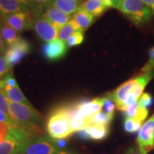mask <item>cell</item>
<instances>
[{
  "label": "cell",
  "instance_id": "cell-1",
  "mask_svg": "<svg viewBox=\"0 0 154 154\" xmlns=\"http://www.w3.org/2000/svg\"><path fill=\"white\" fill-rule=\"evenodd\" d=\"M154 76V71L147 73H142L134 79L127 81L109 94L111 99L115 101L116 108L124 103L125 99L129 94H132L139 99L140 96L148 84Z\"/></svg>",
  "mask_w": 154,
  "mask_h": 154
},
{
  "label": "cell",
  "instance_id": "cell-2",
  "mask_svg": "<svg viewBox=\"0 0 154 154\" xmlns=\"http://www.w3.org/2000/svg\"><path fill=\"white\" fill-rule=\"evenodd\" d=\"M71 119L64 104L55 107L49 113L47 122V131L54 140L66 139L73 133L70 128Z\"/></svg>",
  "mask_w": 154,
  "mask_h": 154
},
{
  "label": "cell",
  "instance_id": "cell-3",
  "mask_svg": "<svg viewBox=\"0 0 154 154\" xmlns=\"http://www.w3.org/2000/svg\"><path fill=\"white\" fill-rule=\"evenodd\" d=\"M116 9L138 26L149 22L153 16L149 7L140 0H122Z\"/></svg>",
  "mask_w": 154,
  "mask_h": 154
},
{
  "label": "cell",
  "instance_id": "cell-4",
  "mask_svg": "<svg viewBox=\"0 0 154 154\" xmlns=\"http://www.w3.org/2000/svg\"><path fill=\"white\" fill-rule=\"evenodd\" d=\"M59 149L54 139L40 135L31 138L19 154H58Z\"/></svg>",
  "mask_w": 154,
  "mask_h": 154
},
{
  "label": "cell",
  "instance_id": "cell-5",
  "mask_svg": "<svg viewBox=\"0 0 154 154\" xmlns=\"http://www.w3.org/2000/svg\"><path fill=\"white\" fill-rule=\"evenodd\" d=\"M9 114L17 124H37L42 116L32 106L9 101Z\"/></svg>",
  "mask_w": 154,
  "mask_h": 154
},
{
  "label": "cell",
  "instance_id": "cell-6",
  "mask_svg": "<svg viewBox=\"0 0 154 154\" xmlns=\"http://www.w3.org/2000/svg\"><path fill=\"white\" fill-rule=\"evenodd\" d=\"M2 19L5 24L14 29L19 33L33 29L34 17L29 9L7 15L2 17Z\"/></svg>",
  "mask_w": 154,
  "mask_h": 154
},
{
  "label": "cell",
  "instance_id": "cell-7",
  "mask_svg": "<svg viewBox=\"0 0 154 154\" xmlns=\"http://www.w3.org/2000/svg\"><path fill=\"white\" fill-rule=\"evenodd\" d=\"M32 46L27 40L21 36L20 38L10 47H7L5 54V59L11 68L18 64L31 52Z\"/></svg>",
  "mask_w": 154,
  "mask_h": 154
},
{
  "label": "cell",
  "instance_id": "cell-8",
  "mask_svg": "<svg viewBox=\"0 0 154 154\" xmlns=\"http://www.w3.org/2000/svg\"><path fill=\"white\" fill-rule=\"evenodd\" d=\"M33 29L41 39L49 42L56 39L59 35V30L42 14L34 16Z\"/></svg>",
  "mask_w": 154,
  "mask_h": 154
},
{
  "label": "cell",
  "instance_id": "cell-9",
  "mask_svg": "<svg viewBox=\"0 0 154 154\" xmlns=\"http://www.w3.org/2000/svg\"><path fill=\"white\" fill-rule=\"evenodd\" d=\"M137 141L138 149L145 154L154 148V114L141 126Z\"/></svg>",
  "mask_w": 154,
  "mask_h": 154
},
{
  "label": "cell",
  "instance_id": "cell-10",
  "mask_svg": "<svg viewBox=\"0 0 154 154\" xmlns=\"http://www.w3.org/2000/svg\"><path fill=\"white\" fill-rule=\"evenodd\" d=\"M69 47L66 44L59 38L47 42L42 47V55L49 61L61 60L66 55Z\"/></svg>",
  "mask_w": 154,
  "mask_h": 154
},
{
  "label": "cell",
  "instance_id": "cell-11",
  "mask_svg": "<svg viewBox=\"0 0 154 154\" xmlns=\"http://www.w3.org/2000/svg\"><path fill=\"white\" fill-rule=\"evenodd\" d=\"M42 14L48 19L59 31L72 19L71 16L65 14L60 9L51 5V4L44 7Z\"/></svg>",
  "mask_w": 154,
  "mask_h": 154
},
{
  "label": "cell",
  "instance_id": "cell-12",
  "mask_svg": "<svg viewBox=\"0 0 154 154\" xmlns=\"http://www.w3.org/2000/svg\"><path fill=\"white\" fill-rule=\"evenodd\" d=\"M29 9L26 5L18 0H0V17L14 14L19 11Z\"/></svg>",
  "mask_w": 154,
  "mask_h": 154
},
{
  "label": "cell",
  "instance_id": "cell-13",
  "mask_svg": "<svg viewBox=\"0 0 154 154\" xmlns=\"http://www.w3.org/2000/svg\"><path fill=\"white\" fill-rule=\"evenodd\" d=\"M96 19L82 7H79V9L73 14L72 17L73 20L76 22V24L83 32L89 28L95 22Z\"/></svg>",
  "mask_w": 154,
  "mask_h": 154
},
{
  "label": "cell",
  "instance_id": "cell-14",
  "mask_svg": "<svg viewBox=\"0 0 154 154\" xmlns=\"http://www.w3.org/2000/svg\"><path fill=\"white\" fill-rule=\"evenodd\" d=\"M81 7L95 18L101 16L109 9L103 0H86L81 4Z\"/></svg>",
  "mask_w": 154,
  "mask_h": 154
},
{
  "label": "cell",
  "instance_id": "cell-15",
  "mask_svg": "<svg viewBox=\"0 0 154 154\" xmlns=\"http://www.w3.org/2000/svg\"><path fill=\"white\" fill-rule=\"evenodd\" d=\"M26 142L10 136L7 140L0 143V154H19Z\"/></svg>",
  "mask_w": 154,
  "mask_h": 154
},
{
  "label": "cell",
  "instance_id": "cell-16",
  "mask_svg": "<svg viewBox=\"0 0 154 154\" xmlns=\"http://www.w3.org/2000/svg\"><path fill=\"white\" fill-rule=\"evenodd\" d=\"M0 32L7 47H10L16 43L21 37L20 34L17 31L3 22L2 17L0 21Z\"/></svg>",
  "mask_w": 154,
  "mask_h": 154
},
{
  "label": "cell",
  "instance_id": "cell-17",
  "mask_svg": "<svg viewBox=\"0 0 154 154\" xmlns=\"http://www.w3.org/2000/svg\"><path fill=\"white\" fill-rule=\"evenodd\" d=\"M51 5L69 16L74 14L81 7L79 0H51Z\"/></svg>",
  "mask_w": 154,
  "mask_h": 154
},
{
  "label": "cell",
  "instance_id": "cell-18",
  "mask_svg": "<svg viewBox=\"0 0 154 154\" xmlns=\"http://www.w3.org/2000/svg\"><path fill=\"white\" fill-rule=\"evenodd\" d=\"M90 138L94 140H101L107 137L109 133V126L99 124H89L86 127Z\"/></svg>",
  "mask_w": 154,
  "mask_h": 154
},
{
  "label": "cell",
  "instance_id": "cell-19",
  "mask_svg": "<svg viewBox=\"0 0 154 154\" xmlns=\"http://www.w3.org/2000/svg\"><path fill=\"white\" fill-rule=\"evenodd\" d=\"M126 118H131L143 122V121L147 118L149 111L148 109H144L138 104L137 102L134 105H132L127 108L126 110L124 111Z\"/></svg>",
  "mask_w": 154,
  "mask_h": 154
},
{
  "label": "cell",
  "instance_id": "cell-20",
  "mask_svg": "<svg viewBox=\"0 0 154 154\" xmlns=\"http://www.w3.org/2000/svg\"><path fill=\"white\" fill-rule=\"evenodd\" d=\"M5 93L8 98L9 101L10 102H14V103H23L29 106H32L31 103L28 101V99L25 97L24 94L22 93V90L20 89L19 85L14 87L11 88L10 89L7 90Z\"/></svg>",
  "mask_w": 154,
  "mask_h": 154
},
{
  "label": "cell",
  "instance_id": "cell-21",
  "mask_svg": "<svg viewBox=\"0 0 154 154\" xmlns=\"http://www.w3.org/2000/svg\"><path fill=\"white\" fill-rule=\"evenodd\" d=\"M82 30L79 27V26L76 24V22L72 19L70 20V22L67 23V24L63 26L60 30L59 31V35L58 37L59 38V39H61V41L63 42H66L67 40L69 39V38L73 34H74L75 32L77 31Z\"/></svg>",
  "mask_w": 154,
  "mask_h": 154
},
{
  "label": "cell",
  "instance_id": "cell-22",
  "mask_svg": "<svg viewBox=\"0 0 154 154\" xmlns=\"http://www.w3.org/2000/svg\"><path fill=\"white\" fill-rule=\"evenodd\" d=\"M113 115L109 114L103 111H100L98 113L90 117L87 119L88 124H99V125H106L109 126L111 121L113 120Z\"/></svg>",
  "mask_w": 154,
  "mask_h": 154
},
{
  "label": "cell",
  "instance_id": "cell-23",
  "mask_svg": "<svg viewBox=\"0 0 154 154\" xmlns=\"http://www.w3.org/2000/svg\"><path fill=\"white\" fill-rule=\"evenodd\" d=\"M101 111L106 113H109V114L113 115L116 105L115 101L111 99V96L109 95L103 96V97L101 98Z\"/></svg>",
  "mask_w": 154,
  "mask_h": 154
},
{
  "label": "cell",
  "instance_id": "cell-24",
  "mask_svg": "<svg viewBox=\"0 0 154 154\" xmlns=\"http://www.w3.org/2000/svg\"><path fill=\"white\" fill-rule=\"evenodd\" d=\"M141 121L131 118H126L124 121V128L126 132L134 133L140 129L142 125Z\"/></svg>",
  "mask_w": 154,
  "mask_h": 154
},
{
  "label": "cell",
  "instance_id": "cell-25",
  "mask_svg": "<svg viewBox=\"0 0 154 154\" xmlns=\"http://www.w3.org/2000/svg\"><path fill=\"white\" fill-rule=\"evenodd\" d=\"M84 40V32L82 30L77 31L74 34H73L69 39L67 40L66 44L68 47H72L75 46L80 45Z\"/></svg>",
  "mask_w": 154,
  "mask_h": 154
},
{
  "label": "cell",
  "instance_id": "cell-26",
  "mask_svg": "<svg viewBox=\"0 0 154 154\" xmlns=\"http://www.w3.org/2000/svg\"><path fill=\"white\" fill-rule=\"evenodd\" d=\"M14 124L0 122V143L7 140L11 136V128Z\"/></svg>",
  "mask_w": 154,
  "mask_h": 154
},
{
  "label": "cell",
  "instance_id": "cell-27",
  "mask_svg": "<svg viewBox=\"0 0 154 154\" xmlns=\"http://www.w3.org/2000/svg\"><path fill=\"white\" fill-rule=\"evenodd\" d=\"M34 7L32 9V13L33 15L41 14L44 8L51 4V0H32Z\"/></svg>",
  "mask_w": 154,
  "mask_h": 154
},
{
  "label": "cell",
  "instance_id": "cell-28",
  "mask_svg": "<svg viewBox=\"0 0 154 154\" xmlns=\"http://www.w3.org/2000/svg\"><path fill=\"white\" fill-rule=\"evenodd\" d=\"M153 97H152L151 94L148 93H144L142 94L138 101V104L146 109H149L153 104Z\"/></svg>",
  "mask_w": 154,
  "mask_h": 154
},
{
  "label": "cell",
  "instance_id": "cell-29",
  "mask_svg": "<svg viewBox=\"0 0 154 154\" xmlns=\"http://www.w3.org/2000/svg\"><path fill=\"white\" fill-rule=\"evenodd\" d=\"M9 101L6 94L0 90V111L9 116Z\"/></svg>",
  "mask_w": 154,
  "mask_h": 154
},
{
  "label": "cell",
  "instance_id": "cell-30",
  "mask_svg": "<svg viewBox=\"0 0 154 154\" xmlns=\"http://www.w3.org/2000/svg\"><path fill=\"white\" fill-rule=\"evenodd\" d=\"M149 59L141 69L142 73H147L154 70V47L151 48L149 51Z\"/></svg>",
  "mask_w": 154,
  "mask_h": 154
},
{
  "label": "cell",
  "instance_id": "cell-31",
  "mask_svg": "<svg viewBox=\"0 0 154 154\" xmlns=\"http://www.w3.org/2000/svg\"><path fill=\"white\" fill-rule=\"evenodd\" d=\"M11 67L6 60L5 54H0V79L9 73Z\"/></svg>",
  "mask_w": 154,
  "mask_h": 154
},
{
  "label": "cell",
  "instance_id": "cell-32",
  "mask_svg": "<svg viewBox=\"0 0 154 154\" xmlns=\"http://www.w3.org/2000/svg\"><path fill=\"white\" fill-rule=\"evenodd\" d=\"M76 134H77V136H78L79 138H81V139L83 140H88L89 139H91L90 138V136L89 135H88L87 131H86V128H83L82 130H79L78 131L76 132Z\"/></svg>",
  "mask_w": 154,
  "mask_h": 154
},
{
  "label": "cell",
  "instance_id": "cell-33",
  "mask_svg": "<svg viewBox=\"0 0 154 154\" xmlns=\"http://www.w3.org/2000/svg\"><path fill=\"white\" fill-rule=\"evenodd\" d=\"M0 122H4V123H7V124H15V121H14L12 119H11L10 116H7L5 113L0 111Z\"/></svg>",
  "mask_w": 154,
  "mask_h": 154
},
{
  "label": "cell",
  "instance_id": "cell-34",
  "mask_svg": "<svg viewBox=\"0 0 154 154\" xmlns=\"http://www.w3.org/2000/svg\"><path fill=\"white\" fill-rule=\"evenodd\" d=\"M109 8H117L119 4L122 0H103Z\"/></svg>",
  "mask_w": 154,
  "mask_h": 154
},
{
  "label": "cell",
  "instance_id": "cell-35",
  "mask_svg": "<svg viewBox=\"0 0 154 154\" xmlns=\"http://www.w3.org/2000/svg\"><path fill=\"white\" fill-rule=\"evenodd\" d=\"M0 21H1V17H0ZM6 49H7V46L4 42L1 32H0V54H5Z\"/></svg>",
  "mask_w": 154,
  "mask_h": 154
},
{
  "label": "cell",
  "instance_id": "cell-36",
  "mask_svg": "<svg viewBox=\"0 0 154 154\" xmlns=\"http://www.w3.org/2000/svg\"><path fill=\"white\" fill-rule=\"evenodd\" d=\"M18 1L20 2L23 3L24 5L27 6L28 8L29 9L30 11H32V9H34V5L33 1H32V0H18Z\"/></svg>",
  "mask_w": 154,
  "mask_h": 154
},
{
  "label": "cell",
  "instance_id": "cell-37",
  "mask_svg": "<svg viewBox=\"0 0 154 154\" xmlns=\"http://www.w3.org/2000/svg\"><path fill=\"white\" fill-rule=\"evenodd\" d=\"M140 1L143 2L146 6L149 7L154 15V0H140Z\"/></svg>",
  "mask_w": 154,
  "mask_h": 154
},
{
  "label": "cell",
  "instance_id": "cell-38",
  "mask_svg": "<svg viewBox=\"0 0 154 154\" xmlns=\"http://www.w3.org/2000/svg\"><path fill=\"white\" fill-rule=\"evenodd\" d=\"M55 140L59 149H60V148H63L66 144V140H65V139H59V140Z\"/></svg>",
  "mask_w": 154,
  "mask_h": 154
},
{
  "label": "cell",
  "instance_id": "cell-39",
  "mask_svg": "<svg viewBox=\"0 0 154 154\" xmlns=\"http://www.w3.org/2000/svg\"><path fill=\"white\" fill-rule=\"evenodd\" d=\"M128 154H145V153H143L139 149H138L134 150V151H131V153Z\"/></svg>",
  "mask_w": 154,
  "mask_h": 154
},
{
  "label": "cell",
  "instance_id": "cell-40",
  "mask_svg": "<svg viewBox=\"0 0 154 154\" xmlns=\"http://www.w3.org/2000/svg\"><path fill=\"white\" fill-rule=\"evenodd\" d=\"M58 154H69V153H67L66 152H63V151H59Z\"/></svg>",
  "mask_w": 154,
  "mask_h": 154
},
{
  "label": "cell",
  "instance_id": "cell-41",
  "mask_svg": "<svg viewBox=\"0 0 154 154\" xmlns=\"http://www.w3.org/2000/svg\"><path fill=\"white\" fill-rule=\"evenodd\" d=\"M79 1L81 2V1H84V0H79Z\"/></svg>",
  "mask_w": 154,
  "mask_h": 154
},
{
  "label": "cell",
  "instance_id": "cell-42",
  "mask_svg": "<svg viewBox=\"0 0 154 154\" xmlns=\"http://www.w3.org/2000/svg\"></svg>",
  "mask_w": 154,
  "mask_h": 154
}]
</instances>
